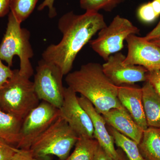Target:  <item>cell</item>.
<instances>
[{
    "label": "cell",
    "instance_id": "obj_1",
    "mask_svg": "<svg viewBox=\"0 0 160 160\" xmlns=\"http://www.w3.org/2000/svg\"><path fill=\"white\" fill-rule=\"evenodd\" d=\"M104 17L98 12L86 11L81 15L69 12L62 16L58 28L62 34L61 41L48 46L42 59L59 67L63 75L70 72L76 58L98 32L106 27Z\"/></svg>",
    "mask_w": 160,
    "mask_h": 160
},
{
    "label": "cell",
    "instance_id": "obj_2",
    "mask_svg": "<svg viewBox=\"0 0 160 160\" xmlns=\"http://www.w3.org/2000/svg\"><path fill=\"white\" fill-rule=\"evenodd\" d=\"M65 80L68 87L89 100L100 114L112 109H126L118 98V86L106 77L99 63L83 65L66 75Z\"/></svg>",
    "mask_w": 160,
    "mask_h": 160
},
{
    "label": "cell",
    "instance_id": "obj_3",
    "mask_svg": "<svg viewBox=\"0 0 160 160\" xmlns=\"http://www.w3.org/2000/svg\"><path fill=\"white\" fill-rule=\"evenodd\" d=\"M30 37V32L22 28L21 23L10 12L6 32L0 44V58L11 67L13 57L18 56L20 59V74L29 79L34 73L30 61L34 54Z\"/></svg>",
    "mask_w": 160,
    "mask_h": 160
},
{
    "label": "cell",
    "instance_id": "obj_4",
    "mask_svg": "<svg viewBox=\"0 0 160 160\" xmlns=\"http://www.w3.org/2000/svg\"><path fill=\"white\" fill-rule=\"evenodd\" d=\"M34 84L13 70L12 77L0 89V109L24 119L40 103Z\"/></svg>",
    "mask_w": 160,
    "mask_h": 160
},
{
    "label": "cell",
    "instance_id": "obj_5",
    "mask_svg": "<svg viewBox=\"0 0 160 160\" xmlns=\"http://www.w3.org/2000/svg\"><path fill=\"white\" fill-rule=\"evenodd\" d=\"M78 138L77 134L60 116L33 142L29 150L36 159L54 155L60 160H64Z\"/></svg>",
    "mask_w": 160,
    "mask_h": 160
},
{
    "label": "cell",
    "instance_id": "obj_6",
    "mask_svg": "<svg viewBox=\"0 0 160 160\" xmlns=\"http://www.w3.org/2000/svg\"><path fill=\"white\" fill-rule=\"evenodd\" d=\"M140 30L129 20L117 15L109 26L99 31L98 38L89 42L91 48L105 61L119 52L129 35L139 34Z\"/></svg>",
    "mask_w": 160,
    "mask_h": 160
},
{
    "label": "cell",
    "instance_id": "obj_7",
    "mask_svg": "<svg viewBox=\"0 0 160 160\" xmlns=\"http://www.w3.org/2000/svg\"><path fill=\"white\" fill-rule=\"evenodd\" d=\"M64 76L59 67L54 63L42 59L38 62L33 84L40 100L51 104L59 109L62 105Z\"/></svg>",
    "mask_w": 160,
    "mask_h": 160
},
{
    "label": "cell",
    "instance_id": "obj_8",
    "mask_svg": "<svg viewBox=\"0 0 160 160\" xmlns=\"http://www.w3.org/2000/svg\"><path fill=\"white\" fill-rule=\"evenodd\" d=\"M60 117L59 109L43 101L23 120L17 148L29 150L33 142Z\"/></svg>",
    "mask_w": 160,
    "mask_h": 160
},
{
    "label": "cell",
    "instance_id": "obj_9",
    "mask_svg": "<svg viewBox=\"0 0 160 160\" xmlns=\"http://www.w3.org/2000/svg\"><path fill=\"white\" fill-rule=\"evenodd\" d=\"M76 92L69 87H64L62 105L60 116L79 137L94 138V129L90 117L79 102Z\"/></svg>",
    "mask_w": 160,
    "mask_h": 160
},
{
    "label": "cell",
    "instance_id": "obj_10",
    "mask_svg": "<svg viewBox=\"0 0 160 160\" xmlns=\"http://www.w3.org/2000/svg\"><path fill=\"white\" fill-rule=\"evenodd\" d=\"M125 58L122 52H118L102 65L104 73L112 82L119 86L147 81L148 70L143 66L124 64Z\"/></svg>",
    "mask_w": 160,
    "mask_h": 160
},
{
    "label": "cell",
    "instance_id": "obj_11",
    "mask_svg": "<svg viewBox=\"0 0 160 160\" xmlns=\"http://www.w3.org/2000/svg\"><path fill=\"white\" fill-rule=\"evenodd\" d=\"M128 53L123 63L143 66L148 70H160V47L135 34L126 40Z\"/></svg>",
    "mask_w": 160,
    "mask_h": 160
},
{
    "label": "cell",
    "instance_id": "obj_12",
    "mask_svg": "<svg viewBox=\"0 0 160 160\" xmlns=\"http://www.w3.org/2000/svg\"><path fill=\"white\" fill-rule=\"evenodd\" d=\"M78 99L80 104L91 118L94 129V139L113 160H118L119 153L115 148L114 140L108 131L102 115L97 111L92 104L86 98L81 96Z\"/></svg>",
    "mask_w": 160,
    "mask_h": 160
},
{
    "label": "cell",
    "instance_id": "obj_13",
    "mask_svg": "<svg viewBox=\"0 0 160 160\" xmlns=\"http://www.w3.org/2000/svg\"><path fill=\"white\" fill-rule=\"evenodd\" d=\"M118 97L136 123L143 129L148 128L143 103L142 88L134 85L119 86Z\"/></svg>",
    "mask_w": 160,
    "mask_h": 160
},
{
    "label": "cell",
    "instance_id": "obj_14",
    "mask_svg": "<svg viewBox=\"0 0 160 160\" xmlns=\"http://www.w3.org/2000/svg\"><path fill=\"white\" fill-rule=\"evenodd\" d=\"M102 115L108 126L138 144L140 143L144 130L136 123L126 109H112Z\"/></svg>",
    "mask_w": 160,
    "mask_h": 160
},
{
    "label": "cell",
    "instance_id": "obj_15",
    "mask_svg": "<svg viewBox=\"0 0 160 160\" xmlns=\"http://www.w3.org/2000/svg\"><path fill=\"white\" fill-rule=\"evenodd\" d=\"M143 103L148 127L160 128V96L146 81L142 87Z\"/></svg>",
    "mask_w": 160,
    "mask_h": 160
},
{
    "label": "cell",
    "instance_id": "obj_16",
    "mask_svg": "<svg viewBox=\"0 0 160 160\" xmlns=\"http://www.w3.org/2000/svg\"><path fill=\"white\" fill-rule=\"evenodd\" d=\"M23 120L0 109V139L16 147L19 142Z\"/></svg>",
    "mask_w": 160,
    "mask_h": 160
},
{
    "label": "cell",
    "instance_id": "obj_17",
    "mask_svg": "<svg viewBox=\"0 0 160 160\" xmlns=\"http://www.w3.org/2000/svg\"><path fill=\"white\" fill-rule=\"evenodd\" d=\"M138 147L146 160H160V129L149 127L144 130Z\"/></svg>",
    "mask_w": 160,
    "mask_h": 160
},
{
    "label": "cell",
    "instance_id": "obj_18",
    "mask_svg": "<svg viewBox=\"0 0 160 160\" xmlns=\"http://www.w3.org/2000/svg\"><path fill=\"white\" fill-rule=\"evenodd\" d=\"M99 145L95 139L79 137L74 150L64 160H94Z\"/></svg>",
    "mask_w": 160,
    "mask_h": 160
},
{
    "label": "cell",
    "instance_id": "obj_19",
    "mask_svg": "<svg viewBox=\"0 0 160 160\" xmlns=\"http://www.w3.org/2000/svg\"><path fill=\"white\" fill-rule=\"evenodd\" d=\"M108 131L111 135L115 144L126 153L129 160H146L143 157L138 144L133 140L122 134L114 128L108 126Z\"/></svg>",
    "mask_w": 160,
    "mask_h": 160
},
{
    "label": "cell",
    "instance_id": "obj_20",
    "mask_svg": "<svg viewBox=\"0 0 160 160\" xmlns=\"http://www.w3.org/2000/svg\"><path fill=\"white\" fill-rule=\"evenodd\" d=\"M38 1V0H11L10 12L18 22L22 23L32 13Z\"/></svg>",
    "mask_w": 160,
    "mask_h": 160
},
{
    "label": "cell",
    "instance_id": "obj_21",
    "mask_svg": "<svg viewBox=\"0 0 160 160\" xmlns=\"http://www.w3.org/2000/svg\"><path fill=\"white\" fill-rule=\"evenodd\" d=\"M122 0H80V6L86 11H110Z\"/></svg>",
    "mask_w": 160,
    "mask_h": 160
},
{
    "label": "cell",
    "instance_id": "obj_22",
    "mask_svg": "<svg viewBox=\"0 0 160 160\" xmlns=\"http://www.w3.org/2000/svg\"><path fill=\"white\" fill-rule=\"evenodd\" d=\"M138 14L140 19L145 22H151L158 17L151 2L142 5L138 10Z\"/></svg>",
    "mask_w": 160,
    "mask_h": 160
},
{
    "label": "cell",
    "instance_id": "obj_23",
    "mask_svg": "<svg viewBox=\"0 0 160 160\" xmlns=\"http://www.w3.org/2000/svg\"><path fill=\"white\" fill-rule=\"evenodd\" d=\"M20 149L0 139V160H12Z\"/></svg>",
    "mask_w": 160,
    "mask_h": 160
},
{
    "label": "cell",
    "instance_id": "obj_24",
    "mask_svg": "<svg viewBox=\"0 0 160 160\" xmlns=\"http://www.w3.org/2000/svg\"><path fill=\"white\" fill-rule=\"evenodd\" d=\"M13 74V70H12L9 66L4 65L0 58V89L12 77Z\"/></svg>",
    "mask_w": 160,
    "mask_h": 160
},
{
    "label": "cell",
    "instance_id": "obj_25",
    "mask_svg": "<svg viewBox=\"0 0 160 160\" xmlns=\"http://www.w3.org/2000/svg\"><path fill=\"white\" fill-rule=\"evenodd\" d=\"M147 81L152 85L157 92L160 96V70L148 71Z\"/></svg>",
    "mask_w": 160,
    "mask_h": 160
},
{
    "label": "cell",
    "instance_id": "obj_26",
    "mask_svg": "<svg viewBox=\"0 0 160 160\" xmlns=\"http://www.w3.org/2000/svg\"><path fill=\"white\" fill-rule=\"evenodd\" d=\"M55 0H44L38 8V11H42L46 7L49 9V17L50 18H54L57 15L56 9L54 7Z\"/></svg>",
    "mask_w": 160,
    "mask_h": 160
},
{
    "label": "cell",
    "instance_id": "obj_27",
    "mask_svg": "<svg viewBox=\"0 0 160 160\" xmlns=\"http://www.w3.org/2000/svg\"><path fill=\"white\" fill-rule=\"evenodd\" d=\"M12 160H36L29 150L20 149Z\"/></svg>",
    "mask_w": 160,
    "mask_h": 160
},
{
    "label": "cell",
    "instance_id": "obj_28",
    "mask_svg": "<svg viewBox=\"0 0 160 160\" xmlns=\"http://www.w3.org/2000/svg\"><path fill=\"white\" fill-rule=\"evenodd\" d=\"M11 0H0V18L4 17L10 12Z\"/></svg>",
    "mask_w": 160,
    "mask_h": 160
},
{
    "label": "cell",
    "instance_id": "obj_29",
    "mask_svg": "<svg viewBox=\"0 0 160 160\" xmlns=\"http://www.w3.org/2000/svg\"><path fill=\"white\" fill-rule=\"evenodd\" d=\"M143 38L148 41L157 39L160 38V21L158 23L157 26L148 34L146 35V36Z\"/></svg>",
    "mask_w": 160,
    "mask_h": 160
},
{
    "label": "cell",
    "instance_id": "obj_30",
    "mask_svg": "<svg viewBox=\"0 0 160 160\" xmlns=\"http://www.w3.org/2000/svg\"><path fill=\"white\" fill-rule=\"evenodd\" d=\"M94 160H113L106 151L99 145L96 152Z\"/></svg>",
    "mask_w": 160,
    "mask_h": 160
},
{
    "label": "cell",
    "instance_id": "obj_31",
    "mask_svg": "<svg viewBox=\"0 0 160 160\" xmlns=\"http://www.w3.org/2000/svg\"><path fill=\"white\" fill-rule=\"evenodd\" d=\"M151 2L155 12L158 17L160 15V2L158 0H153Z\"/></svg>",
    "mask_w": 160,
    "mask_h": 160
},
{
    "label": "cell",
    "instance_id": "obj_32",
    "mask_svg": "<svg viewBox=\"0 0 160 160\" xmlns=\"http://www.w3.org/2000/svg\"><path fill=\"white\" fill-rule=\"evenodd\" d=\"M150 42L154 44V45L160 47V38L157 39L152 40V41H150Z\"/></svg>",
    "mask_w": 160,
    "mask_h": 160
},
{
    "label": "cell",
    "instance_id": "obj_33",
    "mask_svg": "<svg viewBox=\"0 0 160 160\" xmlns=\"http://www.w3.org/2000/svg\"><path fill=\"white\" fill-rule=\"evenodd\" d=\"M118 152L119 153V158L118 160H127L126 159V158L124 157V156H123L121 154V152Z\"/></svg>",
    "mask_w": 160,
    "mask_h": 160
},
{
    "label": "cell",
    "instance_id": "obj_34",
    "mask_svg": "<svg viewBox=\"0 0 160 160\" xmlns=\"http://www.w3.org/2000/svg\"><path fill=\"white\" fill-rule=\"evenodd\" d=\"M36 160H50L49 157L46 158H42L36 159Z\"/></svg>",
    "mask_w": 160,
    "mask_h": 160
},
{
    "label": "cell",
    "instance_id": "obj_35",
    "mask_svg": "<svg viewBox=\"0 0 160 160\" xmlns=\"http://www.w3.org/2000/svg\"><path fill=\"white\" fill-rule=\"evenodd\" d=\"M158 1H159V2H160V0H158Z\"/></svg>",
    "mask_w": 160,
    "mask_h": 160
},
{
    "label": "cell",
    "instance_id": "obj_36",
    "mask_svg": "<svg viewBox=\"0 0 160 160\" xmlns=\"http://www.w3.org/2000/svg\"><path fill=\"white\" fill-rule=\"evenodd\" d=\"M159 129H160V128H159Z\"/></svg>",
    "mask_w": 160,
    "mask_h": 160
},
{
    "label": "cell",
    "instance_id": "obj_37",
    "mask_svg": "<svg viewBox=\"0 0 160 160\" xmlns=\"http://www.w3.org/2000/svg\"></svg>",
    "mask_w": 160,
    "mask_h": 160
}]
</instances>
